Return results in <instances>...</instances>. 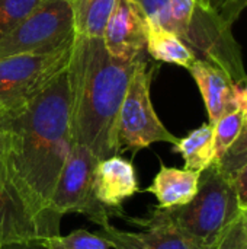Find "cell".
Segmentation results:
<instances>
[{"instance_id": "cell-1", "label": "cell", "mask_w": 247, "mask_h": 249, "mask_svg": "<svg viewBox=\"0 0 247 249\" xmlns=\"http://www.w3.org/2000/svg\"><path fill=\"white\" fill-rule=\"evenodd\" d=\"M4 165L9 188L36 219L47 239L60 235L49 201L74 144L67 67L25 105L4 111Z\"/></svg>"}, {"instance_id": "cell-2", "label": "cell", "mask_w": 247, "mask_h": 249, "mask_svg": "<svg viewBox=\"0 0 247 249\" xmlns=\"http://www.w3.org/2000/svg\"><path fill=\"white\" fill-rule=\"evenodd\" d=\"M143 60L111 57L102 38H74L67 64L73 140L87 147L98 160L121 156L115 143L118 114Z\"/></svg>"}, {"instance_id": "cell-3", "label": "cell", "mask_w": 247, "mask_h": 249, "mask_svg": "<svg viewBox=\"0 0 247 249\" xmlns=\"http://www.w3.org/2000/svg\"><path fill=\"white\" fill-rule=\"evenodd\" d=\"M240 203L231 179L214 162L199 175L197 196L176 209L156 207L148 217H125L130 223L144 228L167 225L186 238L198 249H218L240 214Z\"/></svg>"}, {"instance_id": "cell-4", "label": "cell", "mask_w": 247, "mask_h": 249, "mask_svg": "<svg viewBox=\"0 0 247 249\" xmlns=\"http://www.w3.org/2000/svg\"><path fill=\"white\" fill-rule=\"evenodd\" d=\"M151 77L153 70L143 60L131 79L118 114L115 143L119 155L125 150L135 153L154 143L175 144L179 140L165 127L154 111L150 98Z\"/></svg>"}, {"instance_id": "cell-5", "label": "cell", "mask_w": 247, "mask_h": 249, "mask_svg": "<svg viewBox=\"0 0 247 249\" xmlns=\"http://www.w3.org/2000/svg\"><path fill=\"white\" fill-rule=\"evenodd\" d=\"M76 38L68 0H44L0 41V58L17 54L51 53Z\"/></svg>"}, {"instance_id": "cell-6", "label": "cell", "mask_w": 247, "mask_h": 249, "mask_svg": "<svg viewBox=\"0 0 247 249\" xmlns=\"http://www.w3.org/2000/svg\"><path fill=\"white\" fill-rule=\"evenodd\" d=\"M74 42V41H73ZM71 45L51 53L17 54L0 58V109H16L44 90L66 70Z\"/></svg>"}, {"instance_id": "cell-7", "label": "cell", "mask_w": 247, "mask_h": 249, "mask_svg": "<svg viewBox=\"0 0 247 249\" xmlns=\"http://www.w3.org/2000/svg\"><path fill=\"white\" fill-rule=\"evenodd\" d=\"M98 162L87 147L73 144L49 201V214L55 220L60 222L67 213H79L99 226L109 223L112 213L95 197V168Z\"/></svg>"}, {"instance_id": "cell-8", "label": "cell", "mask_w": 247, "mask_h": 249, "mask_svg": "<svg viewBox=\"0 0 247 249\" xmlns=\"http://www.w3.org/2000/svg\"><path fill=\"white\" fill-rule=\"evenodd\" d=\"M148 22L132 0H116L102 41L111 57L130 61L144 57Z\"/></svg>"}, {"instance_id": "cell-9", "label": "cell", "mask_w": 247, "mask_h": 249, "mask_svg": "<svg viewBox=\"0 0 247 249\" xmlns=\"http://www.w3.org/2000/svg\"><path fill=\"white\" fill-rule=\"evenodd\" d=\"M137 193H140V187L132 162L121 156H111L98 162L95 168V197L112 216L124 217V200Z\"/></svg>"}, {"instance_id": "cell-10", "label": "cell", "mask_w": 247, "mask_h": 249, "mask_svg": "<svg viewBox=\"0 0 247 249\" xmlns=\"http://www.w3.org/2000/svg\"><path fill=\"white\" fill-rule=\"evenodd\" d=\"M112 249H198L178 229L167 225H148L140 232H125L111 223L98 232Z\"/></svg>"}, {"instance_id": "cell-11", "label": "cell", "mask_w": 247, "mask_h": 249, "mask_svg": "<svg viewBox=\"0 0 247 249\" xmlns=\"http://www.w3.org/2000/svg\"><path fill=\"white\" fill-rule=\"evenodd\" d=\"M188 70L202 95L210 118V125H214L224 114L237 109L233 102L234 83L224 70L201 58L195 60V63Z\"/></svg>"}, {"instance_id": "cell-12", "label": "cell", "mask_w": 247, "mask_h": 249, "mask_svg": "<svg viewBox=\"0 0 247 249\" xmlns=\"http://www.w3.org/2000/svg\"><path fill=\"white\" fill-rule=\"evenodd\" d=\"M47 239L36 219L7 188L0 187V247Z\"/></svg>"}, {"instance_id": "cell-13", "label": "cell", "mask_w": 247, "mask_h": 249, "mask_svg": "<svg viewBox=\"0 0 247 249\" xmlns=\"http://www.w3.org/2000/svg\"><path fill=\"white\" fill-rule=\"evenodd\" d=\"M201 172L169 168L162 163L151 185L146 190L159 201V209H176L188 204L198 193Z\"/></svg>"}, {"instance_id": "cell-14", "label": "cell", "mask_w": 247, "mask_h": 249, "mask_svg": "<svg viewBox=\"0 0 247 249\" xmlns=\"http://www.w3.org/2000/svg\"><path fill=\"white\" fill-rule=\"evenodd\" d=\"M146 51L157 61L172 63L189 69L198 60L195 51L188 47L176 34L163 26L150 25L147 31Z\"/></svg>"}, {"instance_id": "cell-15", "label": "cell", "mask_w": 247, "mask_h": 249, "mask_svg": "<svg viewBox=\"0 0 247 249\" xmlns=\"http://www.w3.org/2000/svg\"><path fill=\"white\" fill-rule=\"evenodd\" d=\"M173 152L182 155L185 169L202 172L215 162L214 155V131L213 125L202 124L192 130L186 137L179 139L173 144Z\"/></svg>"}, {"instance_id": "cell-16", "label": "cell", "mask_w": 247, "mask_h": 249, "mask_svg": "<svg viewBox=\"0 0 247 249\" xmlns=\"http://www.w3.org/2000/svg\"><path fill=\"white\" fill-rule=\"evenodd\" d=\"M74 32L84 38H102L116 0H68Z\"/></svg>"}, {"instance_id": "cell-17", "label": "cell", "mask_w": 247, "mask_h": 249, "mask_svg": "<svg viewBox=\"0 0 247 249\" xmlns=\"http://www.w3.org/2000/svg\"><path fill=\"white\" fill-rule=\"evenodd\" d=\"M246 115L242 109H233L224 114L214 125V155L215 162H218L224 153L233 146V143L239 139L243 131Z\"/></svg>"}, {"instance_id": "cell-18", "label": "cell", "mask_w": 247, "mask_h": 249, "mask_svg": "<svg viewBox=\"0 0 247 249\" xmlns=\"http://www.w3.org/2000/svg\"><path fill=\"white\" fill-rule=\"evenodd\" d=\"M44 0H0V41Z\"/></svg>"}, {"instance_id": "cell-19", "label": "cell", "mask_w": 247, "mask_h": 249, "mask_svg": "<svg viewBox=\"0 0 247 249\" xmlns=\"http://www.w3.org/2000/svg\"><path fill=\"white\" fill-rule=\"evenodd\" d=\"M47 241L51 249H112L98 233H90L84 229L74 231L66 236L58 235Z\"/></svg>"}, {"instance_id": "cell-20", "label": "cell", "mask_w": 247, "mask_h": 249, "mask_svg": "<svg viewBox=\"0 0 247 249\" xmlns=\"http://www.w3.org/2000/svg\"><path fill=\"white\" fill-rule=\"evenodd\" d=\"M198 0H169V31L182 41L197 10Z\"/></svg>"}, {"instance_id": "cell-21", "label": "cell", "mask_w": 247, "mask_h": 249, "mask_svg": "<svg viewBox=\"0 0 247 249\" xmlns=\"http://www.w3.org/2000/svg\"><path fill=\"white\" fill-rule=\"evenodd\" d=\"M198 4L229 26H233L247 7V0H198Z\"/></svg>"}, {"instance_id": "cell-22", "label": "cell", "mask_w": 247, "mask_h": 249, "mask_svg": "<svg viewBox=\"0 0 247 249\" xmlns=\"http://www.w3.org/2000/svg\"><path fill=\"white\" fill-rule=\"evenodd\" d=\"M229 178L247 163V133H242L224 156L215 162Z\"/></svg>"}, {"instance_id": "cell-23", "label": "cell", "mask_w": 247, "mask_h": 249, "mask_svg": "<svg viewBox=\"0 0 247 249\" xmlns=\"http://www.w3.org/2000/svg\"><path fill=\"white\" fill-rule=\"evenodd\" d=\"M150 25L169 29V0H132Z\"/></svg>"}, {"instance_id": "cell-24", "label": "cell", "mask_w": 247, "mask_h": 249, "mask_svg": "<svg viewBox=\"0 0 247 249\" xmlns=\"http://www.w3.org/2000/svg\"><path fill=\"white\" fill-rule=\"evenodd\" d=\"M221 248L247 249V209L240 210V214L221 244Z\"/></svg>"}, {"instance_id": "cell-25", "label": "cell", "mask_w": 247, "mask_h": 249, "mask_svg": "<svg viewBox=\"0 0 247 249\" xmlns=\"http://www.w3.org/2000/svg\"><path fill=\"white\" fill-rule=\"evenodd\" d=\"M240 203V209H247V163L230 177Z\"/></svg>"}, {"instance_id": "cell-26", "label": "cell", "mask_w": 247, "mask_h": 249, "mask_svg": "<svg viewBox=\"0 0 247 249\" xmlns=\"http://www.w3.org/2000/svg\"><path fill=\"white\" fill-rule=\"evenodd\" d=\"M233 102L236 108L242 109L247 115V80L233 86Z\"/></svg>"}, {"instance_id": "cell-27", "label": "cell", "mask_w": 247, "mask_h": 249, "mask_svg": "<svg viewBox=\"0 0 247 249\" xmlns=\"http://www.w3.org/2000/svg\"><path fill=\"white\" fill-rule=\"evenodd\" d=\"M0 249H51V247L47 239H35V241L3 245V247H0Z\"/></svg>"}, {"instance_id": "cell-28", "label": "cell", "mask_w": 247, "mask_h": 249, "mask_svg": "<svg viewBox=\"0 0 247 249\" xmlns=\"http://www.w3.org/2000/svg\"><path fill=\"white\" fill-rule=\"evenodd\" d=\"M3 109H0V121L3 117ZM0 187L3 188H9L7 184V177H6V165H4V136H3V130H1V124H0ZM12 191V190H10ZM13 193V191H12Z\"/></svg>"}, {"instance_id": "cell-29", "label": "cell", "mask_w": 247, "mask_h": 249, "mask_svg": "<svg viewBox=\"0 0 247 249\" xmlns=\"http://www.w3.org/2000/svg\"><path fill=\"white\" fill-rule=\"evenodd\" d=\"M242 133H247V115H246V120H245V127H243V131Z\"/></svg>"}, {"instance_id": "cell-30", "label": "cell", "mask_w": 247, "mask_h": 249, "mask_svg": "<svg viewBox=\"0 0 247 249\" xmlns=\"http://www.w3.org/2000/svg\"><path fill=\"white\" fill-rule=\"evenodd\" d=\"M218 249H224V248H221V247H220V248H218Z\"/></svg>"}]
</instances>
